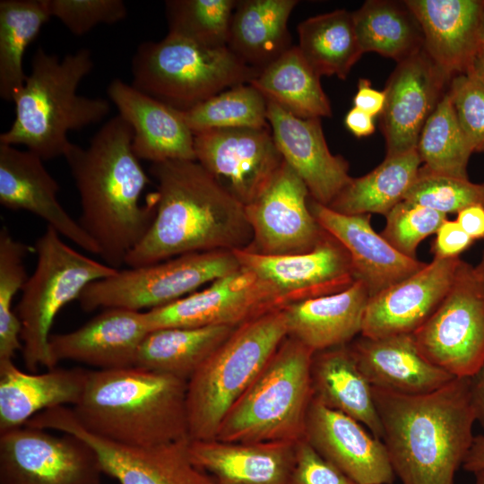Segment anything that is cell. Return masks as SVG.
I'll return each instance as SVG.
<instances>
[{
	"label": "cell",
	"instance_id": "1",
	"mask_svg": "<svg viewBox=\"0 0 484 484\" xmlns=\"http://www.w3.org/2000/svg\"><path fill=\"white\" fill-rule=\"evenodd\" d=\"M133 130L119 115L108 120L86 147L72 143L64 158L78 191L82 228L102 263L119 270L149 230L157 194L141 198L150 178L133 151Z\"/></svg>",
	"mask_w": 484,
	"mask_h": 484
},
{
	"label": "cell",
	"instance_id": "2",
	"mask_svg": "<svg viewBox=\"0 0 484 484\" xmlns=\"http://www.w3.org/2000/svg\"><path fill=\"white\" fill-rule=\"evenodd\" d=\"M157 183L153 221L127 255L129 268L185 254L247 249L253 233L245 206L196 160L151 163Z\"/></svg>",
	"mask_w": 484,
	"mask_h": 484
},
{
	"label": "cell",
	"instance_id": "3",
	"mask_svg": "<svg viewBox=\"0 0 484 484\" xmlns=\"http://www.w3.org/2000/svg\"><path fill=\"white\" fill-rule=\"evenodd\" d=\"M372 388L395 476L402 484H454L474 439L470 378L422 394Z\"/></svg>",
	"mask_w": 484,
	"mask_h": 484
},
{
	"label": "cell",
	"instance_id": "4",
	"mask_svg": "<svg viewBox=\"0 0 484 484\" xmlns=\"http://www.w3.org/2000/svg\"><path fill=\"white\" fill-rule=\"evenodd\" d=\"M186 385L137 367L89 370L72 410L85 429L115 442L151 446L190 439Z\"/></svg>",
	"mask_w": 484,
	"mask_h": 484
},
{
	"label": "cell",
	"instance_id": "5",
	"mask_svg": "<svg viewBox=\"0 0 484 484\" xmlns=\"http://www.w3.org/2000/svg\"><path fill=\"white\" fill-rule=\"evenodd\" d=\"M93 67L88 48L59 58L39 47L25 83L13 97L15 117L0 134V143L23 145L43 160L64 157L73 143L68 133L102 121L110 110L107 99L77 93Z\"/></svg>",
	"mask_w": 484,
	"mask_h": 484
},
{
	"label": "cell",
	"instance_id": "6",
	"mask_svg": "<svg viewBox=\"0 0 484 484\" xmlns=\"http://www.w3.org/2000/svg\"><path fill=\"white\" fill-rule=\"evenodd\" d=\"M314 352L287 336L231 406L214 439L237 443H297L305 437L313 398Z\"/></svg>",
	"mask_w": 484,
	"mask_h": 484
},
{
	"label": "cell",
	"instance_id": "7",
	"mask_svg": "<svg viewBox=\"0 0 484 484\" xmlns=\"http://www.w3.org/2000/svg\"><path fill=\"white\" fill-rule=\"evenodd\" d=\"M288 336L282 308L236 327L186 385L190 440L214 439L231 406Z\"/></svg>",
	"mask_w": 484,
	"mask_h": 484
},
{
	"label": "cell",
	"instance_id": "8",
	"mask_svg": "<svg viewBox=\"0 0 484 484\" xmlns=\"http://www.w3.org/2000/svg\"><path fill=\"white\" fill-rule=\"evenodd\" d=\"M131 72L134 88L180 111L230 87L250 83L261 73L228 48H205L171 34L141 43Z\"/></svg>",
	"mask_w": 484,
	"mask_h": 484
},
{
	"label": "cell",
	"instance_id": "9",
	"mask_svg": "<svg viewBox=\"0 0 484 484\" xmlns=\"http://www.w3.org/2000/svg\"><path fill=\"white\" fill-rule=\"evenodd\" d=\"M36 267L22 290L16 315L22 324V354L26 368L56 367L49 351L50 330L58 312L78 299L93 281L108 278L117 269L82 255L65 243L47 226L37 239Z\"/></svg>",
	"mask_w": 484,
	"mask_h": 484
},
{
	"label": "cell",
	"instance_id": "10",
	"mask_svg": "<svg viewBox=\"0 0 484 484\" xmlns=\"http://www.w3.org/2000/svg\"><path fill=\"white\" fill-rule=\"evenodd\" d=\"M239 267L230 250L185 254L150 265L119 269L89 284L78 301L85 312L109 307L151 310L194 293Z\"/></svg>",
	"mask_w": 484,
	"mask_h": 484
},
{
	"label": "cell",
	"instance_id": "11",
	"mask_svg": "<svg viewBox=\"0 0 484 484\" xmlns=\"http://www.w3.org/2000/svg\"><path fill=\"white\" fill-rule=\"evenodd\" d=\"M429 362L454 377L471 378L484 365V293L473 266L462 261L443 301L412 333Z\"/></svg>",
	"mask_w": 484,
	"mask_h": 484
},
{
	"label": "cell",
	"instance_id": "12",
	"mask_svg": "<svg viewBox=\"0 0 484 484\" xmlns=\"http://www.w3.org/2000/svg\"><path fill=\"white\" fill-rule=\"evenodd\" d=\"M26 426L74 435L95 452L103 473L120 484H218L191 461L190 439L139 446L115 442L85 429L72 409L52 408L32 417Z\"/></svg>",
	"mask_w": 484,
	"mask_h": 484
},
{
	"label": "cell",
	"instance_id": "13",
	"mask_svg": "<svg viewBox=\"0 0 484 484\" xmlns=\"http://www.w3.org/2000/svg\"><path fill=\"white\" fill-rule=\"evenodd\" d=\"M93 449L80 437L22 426L0 433V484H99Z\"/></svg>",
	"mask_w": 484,
	"mask_h": 484
},
{
	"label": "cell",
	"instance_id": "14",
	"mask_svg": "<svg viewBox=\"0 0 484 484\" xmlns=\"http://www.w3.org/2000/svg\"><path fill=\"white\" fill-rule=\"evenodd\" d=\"M284 307L272 285L240 265L202 290L144 313L151 332L169 327H238Z\"/></svg>",
	"mask_w": 484,
	"mask_h": 484
},
{
	"label": "cell",
	"instance_id": "15",
	"mask_svg": "<svg viewBox=\"0 0 484 484\" xmlns=\"http://www.w3.org/2000/svg\"><path fill=\"white\" fill-rule=\"evenodd\" d=\"M195 160L244 206L258 198L283 162L270 127L194 134Z\"/></svg>",
	"mask_w": 484,
	"mask_h": 484
},
{
	"label": "cell",
	"instance_id": "16",
	"mask_svg": "<svg viewBox=\"0 0 484 484\" xmlns=\"http://www.w3.org/2000/svg\"><path fill=\"white\" fill-rule=\"evenodd\" d=\"M309 197L303 180L283 160L263 194L245 206L253 233L246 250L264 255H288L313 249L326 231L312 214Z\"/></svg>",
	"mask_w": 484,
	"mask_h": 484
},
{
	"label": "cell",
	"instance_id": "17",
	"mask_svg": "<svg viewBox=\"0 0 484 484\" xmlns=\"http://www.w3.org/2000/svg\"><path fill=\"white\" fill-rule=\"evenodd\" d=\"M233 253L241 266L273 287L285 306L340 292L357 281L347 250L327 232L313 249L301 254Z\"/></svg>",
	"mask_w": 484,
	"mask_h": 484
},
{
	"label": "cell",
	"instance_id": "18",
	"mask_svg": "<svg viewBox=\"0 0 484 484\" xmlns=\"http://www.w3.org/2000/svg\"><path fill=\"white\" fill-rule=\"evenodd\" d=\"M452 76L421 48L397 63L387 80L381 129L385 157L416 149L420 132L447 91Z\"/></svg>",
	"mask_w": 484,
	"mask_h": 484
},
{
	"label": "cell",
	"instance_id": "19",
	"mask_svg": "<svg viewBox=\"0 0 484 484\" xmlns=\"http://www.w3.org/2000/svg\"><path fill=\"white\" fill-rule=\"evenodd\" d=\"M462 259H435L413 275L370 297L360 335L412 334L448 293Z\"/></svg>",
	"mask_w": 484,
	"mask_h": 484
},
{
	"label": "cell",
	"instance_id": "20",
	"mask_svg": "<svg viewBox=\"0 0 484 484\" xmlns=\"http://www.w3.org/2000/svg\"><path fill=\"white\" fill-rule=\"evenodd\" d=\"M305 438L357 484H392L394 480L382 440L355 419L314 397L307 414Z\"/></svg>",
	"mask_w": 484,
	"mask_h": 484
},
{
	"label": "cell",
	"instance_id": "21",
	"mask_svg": "<svg viewBox=\"0 0 484 484\" xmlns=\"http://www.w3.org/2000/svg\"><path fill=\"white\" fill-rule=\"evenodd\" d=\"M267 120L284 161L303 180L310 197L329 205L352 177L347 160L330 151L321 118H301L267 100Z\"/></svg>",
	"mask_w": 484,
	"mask_h": 484
},
{
	"label": "cell",
	"instance_id": "22",
	"mask_svg": "<svg viewBox=\"0 0 484 484\" xmlns=\"http://www.w3.org/2000/svg\"><path fill=\"white\" fill-rule=\"evenodd\" d=\"M59 186L37 154L0 143V203L39 217L65 238L99 255L92 238L62 206Z\"/></svg>",
	"mask_w": 484,
	"mask_h": 484
},
{
	"label": "cell",
	"instance_id": "23",
	"mask_svg": "<svg viewBox=\"0 0 484 484\" xmlns=\"http://www.w3.org/2000/svg\"><path fill=\"white\" fill-rule=\"evenodd\" d=\"M149 333L144 311L105 308L76 330L51 334L50 356L55 365L71 360L99 370L132 367Z\"/></svg>",
	"mask_w": 484,
	"mask_h": 484
},
{
	"label": "cell",
	"instance_id": "24",
	"mask_svg": "<svg viewBox=\"0 0 484 484\" xmlns=\"http://www.w3.org/2000/svg\"><path fill=\"white\" fill-rule=\"evenodd\" d=\"M308 206L319 225L347 250L355 278L366 286L369 298L426 266L427 263L398 252L376 232L370 214L339 213L311 197Z\"/></svg>",
	"mask_w": 484,
	"mask_h": 484
},
{
	"label": "cell",
	"instance_id": "25",
	"mask_svg": "<svg viewBox=\"0 0 484 484\" xmlns=\"http://www.w3.org/2000/svg\"><path fill=\"white\" fill-rule=\"evenodd\" d=\"M107 93L133 130V151L139 160L151 163L195 160L194 134L180 110L119 78L109 82Z\"/></svg>",
	"mask_w": 484,
	"mask_h": 484
},
{
	"label": "cell",
	"instance_id": "26",
	"mask_svg": "<svg viewBox=\"0 0 484 484\" xmlns=\"http://www.w3.org/2000/svg\"><path fill=\"white\" fill-rule=\"evenodd\" d=\"M417 17L424 49L452 77L471 70L480 51L484 0H406Z\"/></svg>",
	"mask_w": 484,
	"mask_h": 484
},
{
	"label": "cell",
	"instance_id": "27",
	"mask_svg": "<svg viewBox=\"0 0 484 484\" xmlns=\"http://www.w3.org/2000/svg\"><path fill=\"white\" fill-rule=\"evenodd\" d=\"M355 360L372 387L402 393L433 392L452 376L422 356L412 334L360 337L350 343Z\"/></svg>",
	"mask_w": 484,
	"mask_h": 484
},
{
	"label": "cell",
	"instance_id": "28",
	"mask_svg": "<svg viewBox=\"0 0 484 484\" xmlns=\"http://www.w3.org/2000/svg\"><path fill=\"white\" fill-rule=\"evenodd\" d=\"M296 443L190 440L192 462L218 484H290Z\"/></svg>",
	"mask_w": 484,
	"mask_h": 484
},
{
	"label": "cell",
	"instance_id": "29",
	"mask_svg": "<svg viewBox=\"0 0 484 484\" xmlns=\"http://www.w3.org/2000/svg\"><path fill=\"white\" fill-rule=\"evenodd\" d=\"M368 299L366 286L356 281L340 292L287 305L288 336L314 353L347 345L361 333Z\"/></svg>",
	"mask_w": 484,
	"mask_h": 484
},
{
	"label": "cell",
	"instance_id": "30",
	"mask_svg": "<svg viewBox=\"0 0 484 484\" xmlns=\"http://www.w3.org/2000/svg\"><path fill=\"white\" fill-rule=\"evenodd\" d=\"M89 370L51 368L26 373L13 360L0 361V433L24 426L38 413L74 406L81 399Z\"/></svg>",
	"mask_w": 484,
	"mask_h": 484
},
{
	"label": "cell",
	"instance_id": "31",
	"mask_svg": "<svg viewBox=\"0 0 484 484\" xmlns=\"http://www.w3.org/2000/svg\"><path fill=\"white\" fill-rule=\"evenodd\" d=\"M311 374L315 399L355 419L382 438L372 385L359 369L350 343L315 352Z\"/></svg>",
	"mask_w": 484,
	"mask_h": 484
},
{
	"label": "cell",
	"instance_id": "32",
	"mask_svg": "<svg viewBox=\"0 0 484 484\" xmlns=\"http://www.w3.org/2000/svg\"><path fill=\"white\" fill-rule=\"evenodd\" d=\"M297 4V0L238 1L228 48L261 72L292 47L288 20Z\"/></svg>",
	"mask_w": 484,
	"mask_h": 484
},
{
	"label": "cell",
	"instance_id": "33",
	"mask_svg": "<svg viewBox=\"0 0 484 484\" xmlns=\"http://www.w3.org/2000/svg\"><path fill=\"white\" fill-rule=\"evenodd\" d=\"M236 327H169L151 331L142 342L135 366L188 381Z\"/></svg>",
	"mask_w": 484,
	"mask_h": 484
},
{
	"label": "cell",
	"instance_id": "34",
	"mask_svg": "<svg viewBox=\"0 0 484 484\" xmlns=\"http://www.w3.org/2000/svg\"><path fill=\"white\" fill-rule=\"evenodd\" d=\"M416 149L385 157L369 173L351 178L329 205L332 210L347 215H386L404 200L421 164Z\"/></svg>",
	"mask_w": 484,
	"mask_h": 484
},
{
	"label": "cell",
	"instance_id": "35",
	"mask_svg": "<svg viewBox=\"0 0 484 484\" xmlns=\"http://www.w3.org/2000/svg\"><path fill=\"white\" fill-rule=\"evenodd\" d=\"M320 77L292 46L251 81L267 100L301 118L331 117L330 101Z\"/></svg>",
	"mask_w": 484,
	"mask_h": 484
},
{
	"label": "cell",
	"instance_id": "36",
	"mask_svg": "<svg viewBox=\"0 0 484 484\" xmlns=\"http://www.w3.org/2000/svg\"><path fill=\"white\" fill-rule=\"evenodd\" d=\"M352 19L363 54L376 52L399 63L424 47L419 22L404 1H366Z\"/></svg>",
	"mask_w": 484,
	"mask_h": 484
},
{
	"label": "cell",
	"instance_id": "37",
	"mask_svg": "<svg viewBox=\"0 0 484 484\" xmlns=\"http://www.w3.org/2000/svg\"><path fill=\"white\" fill-rule=\"evenodd\" d=\"M301 55L319 75L344 80L363 52L352 19L344 9L307 18L298 25Z\"/></svg>",
	"mask_w": 484,
	"mask_h": 484
},
{
	"label": "cell",
	"instance_id": "38",
	"mask_svg": "<svg viewBox=\"0 0 484 484\" xmlns=\"http://www.w3.org/2000/svg\"><path fill=\"white\" fill-rule=\"evenodd\" d=\"M47 0L0 1V97L13 101L27 79L23 56L50 20Z\"/></svg>",
	"mask_w": 484,
	"mask_h": 484
},
{
	"label": "cell",
	"instance_id": "39",
	"mask_svg": "<svg viewBox=\"0 0 484 484\" xmlns=\"http://www.w3.org/2000/svg\"><path fill=\"white\" fill-rule=\"evenodd\" d=\"M416 150L427 169L468 178V162L474 151L457 121L448 90L426 121Z\"/></svg>",
	"mask_w": 484,
	"mask_h": 484
},
{
	"label": "cell",
	"instance_id": "40",
	"mask_svg": "<svg viewBox=\"0 0 484 484\" xmlns=\"http://www.w3.org/2000/svg\"><path fill=\"white\" fill-rule=\"evenodd\" d=\"M194 134L225 128H267V99L252 84L230 87L181 111Z\"/></svg>",
	"mask_w": 484,
	"mask_h": 484
},
{
	"label": "cell",
	"instance_id": "41",
	"mask_svg": "<svg viewBox=\"0 0 484 484\" xmlns=\"http://www.w3.org/2000/svg\"><path fill=\"white\" fill-rule=\"evenodd\" d=\"M236 0H168V34L197 45L228 48Z\"/></svg>",
	"mask_w": 484,
	"mask_h": 484
},
{
	"label": "cell",
	"instance_id": "42",
	"mask_svg": "<svg viewBox=\"0 0 484 484\" xmlns=\"http://www.w3.org/2000/svg\"><path fill=\"white\" fill-rule=\"evenodd\" d=\"M31 247L17 240L4 226L0 230V361L13 360L22 350V324L12 305L28 280L24 259Z\"/></svg>",
	"mask_w": 484,
	"mask_h": 484
},
{
	"label": "cell",
	"instance_id": "43",
	"mask_svg": "<svg viewBox=\"0 0 484 484\" xmlns=\"http://www.w3.org/2000/svg\"><path fill=\"white\" fill-rule=\"evenodd\" d=\"M404 200L447 215L473 203L484 204V186L469 178L432 172L423 166L408 189Z\"/></svg>",
	"mask_w": 484,
	"mask_h": 484
},
{
	"label": "cell",
	"instance_id": "44",
	"mask_svg": "<svg viewBox=\"0 0 484 484\" xmlns=\"http://www.w3.org/2000/svg\"><path fill=\"white\" fill-rule=\"evenodd\" d=\"M380 233L403 255L417 259V249L425 238L435 234L447 219L445 214L423 205L403 200L386 215Z\"/></svg>",
	"mask_w": 484,
	"mask_h": 484
},
{
	"label": "cell",
	"instance_id": "45",
	"mask_svg": "<svg viewBox=\"0 0 484 484\" xmlns=\"http://www.w3.org/2000/svg\"><path fill=\"white\" fill-rule=\"evenodd\" d=\"M448 92L473 151H484V82L472 72L459 73L452 78Z\"/></svg>",
	"mask_w": 484,
	"mask_h": 484
},
{
	"label": "cell",
	"instance_id": "46",
	"mask_svg": "<svg viewBox=\"0 0 484 484\" xmlns=\"http://www.w3.org/2000/svg\"><path fill=\"white\" fill-rule=\"evenodd\" d=\"M51 17L73 35L82 36L99 24L125 20L127 7L122 0H47Z\"/></svg>",
	"mask_w": 484,
	"mask_h": 484
},
{
	"label": "cell",
	"instance_id": "47",
	"mask_svg": "<svg viewBox=\"0 0 484 484\" xmlns=\"http://www.w3.org/2000/svg\"><path fill=\"white\" fill-rule=\"evenodd\" d=\"M290 484H357L303 437L295 445Z\"/></svg>",
	"mask_w": 484,
	"mask_h": 484
},
{
	"label": "cell",
	"instance_id": "48",
	"mask_svg": "<svg viewBox=\"0 0 484 484\" xmlns=\"http://www.w3.org/2000/svg\"><path fill=\"white\" fill-rule=\"evenodd\" d=\"M435 234L431 244V253L435 259L458 258L474 243L456 220L446 219Z\"/></svg>",
	"mask_w": 484,
	"mask_h": 484
},
{
	"label": "cell",
	"instance_id": "49",
	"mask_svg": "<svg viewBox=\"0 0 484 484\" xmlns=\"http://www.w3.org/2000/svg\"><path fill=\"white\" fill-rule=\"evenodd\" d=\"M385 91L372 87L371 82L366 78H360L358 82L357 92L353 98L354 107L367 112L372 117L381 116L385 105Z\"/></svg>",
	"mask_w": 484,
	"mask_h": 484
},
{
	"label": "cell",
	"instance_id": "50",
	"mask_svg": "<svg viewBox=\"0 0 484 484\" xmlns=\"http://www.w3.org/2000/svg\"><path fill=\"white\" fill-rule=\"evenodd\" d=\"M456 221L474 240L484 239V204L478 203L457 212Z\"/></svg>",
	"mask_w": 484,
	"mask_h": 484
},
{
	"label": "cell",
	"instance_id": "51",
	"mask_svg": "<svg viewBox=\"0 0 484 484\" xmlns=\"http://www.w3.org/2000/svg\"><path fill=\"white\" fill-rule=\"evenodd\" d=\"M344 123L348 130L357 137L368 136L376 129L374 117L356 107L349 110Z\"/></svg>",
	"mask_w": 484,
	"mask_h": 484
},
{
	"label": "cell",
	"instance_id": "52",
	"mask_svg": "<svg viewBox=\"0 0 484 484\" xmlns=\"http://www.w3.org/2000/svg\"><path fill=\"white\" fill-rule=\"evenodd\" d=\"M470 394L475 420L484 431V365L470 378Z\"/></svg>",
	"mask_w": 484,
	"mask_h": 484
},
{
	"label": "cell",
	"instance_id": "53",
	"mask_svg": "<svg viewBox=\"0 0 484 484\" xmlns=\"http://www.w3.org/2000/svg\"><path fill=\"white\" fill-rule=\"evenodd\" d=\"M462 466L472 473L484 470V435L474 436Z\"/></svg>",
	"mask_w": 484,
	"mask_h": 484
},
{
	"label": "cell",
	"instance_id": "54",
	"mask_svg": "<svg viewBox=\"0 0 484 484\" xmlns=\"http://www.w3.org/2000/svg\"><path fill=\"white\" fill-rule=\"evenodd\" d=\"M469 72L474 73L484 82V51H480Z\"/></svg>",
	"mask_w": 484,
	"mask_h": 484
},
{
	"label": "cell",
	"instance_id": "55",
	"mask_svg": "<svg viewBox=\"0 0 484 484\" xmlns=\"http://www.w3.org/2000/svg\"><path fill=\"white\" fill-rule=\"evenodd\" d=\"M473 270L484 293V251L478 264L473 266Z\"/></svg>",
	"mask_w": 484,
	"mask_h": 484
},
{
	"label": "cell",
	"instance_id": "56",
	"mask_svg": "<svg viewBox=\"0 0 484 484\" xmlns=\"http://www.w3.org/2000/svg\"><path fill=\"white\" fill-rule=\"evenodd\" d=\"M480 51H484V8H483V13H482L481 24H480Z\"/></svg>",
	"mask_w": 484,
	"mask_h": 484
},
{
	"label": "cell",
	"instance_id": "57",
	"mask_svg": "<svg viewBox=\"0 0 484 484\" xmlns=\"http://www.w3.org/2000/svg\"><path fill=\"white\" fill-rule=\"evenodd\" d=\"M475 476V484H484V470L473 473Z\"/></svg>",
	"mask_w": 484,
	"mask_h": 484
},
{
	"label": "cell",
	"instance_id": "58",
	"mask_svg": "<svg viewBox=\"0 0 484 484\" xmlns=\"http://www.w3.org/2000/svg\"><path fill=\"white\" fill-rule=\"evenodd\" d=\"M482 185H483V186H484V183H483Z\"/></svg>",
	"mask_w": 484,
	"mask_h": 484
}]
</instances>
